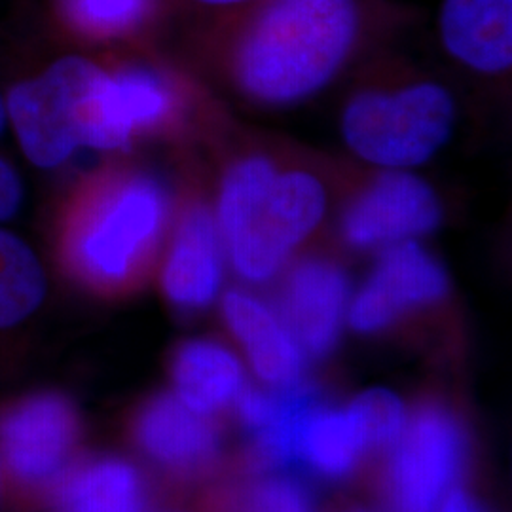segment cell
<instances>
[{
    "label": "cell",
    "instance_id": "6da1fadb",
    "mask_svg": "<svg viewBox=\"0 0 512 512\" xmlns=\"http://www.w3.org/2000/svg\"><path fill=\"white\" fill-rule=\"evenodd\" d=\"M357 0H270L232 55L239 90L262 105H293L323 90L359 37Z\"/></svg>",
    "mask_w": 512,
    "mask_h": 512
},
{
    "label": "cell",
    "instance_id": "7a4b0ae2",
    "mask_svg": "<svg viewBox=\"0 0 512 512\" xmlns=\"http://www.w3.org/2000/svg\"><path fill=\"white\" fill-rule=\"evenodd\" d=\"M325 211L327 192L315 175L249 156L226 171L215 220L236 274L266 283L313 234Z\"/></svg>",
    "mask_w": 512,
    "mask_h": 512
},
{
    "label": "cell",
    "instance_id": "3957f363",
    "mask_svg": "<svg viewBox=\"0 0 512 512\" xmlns=\"http://www.w3.org/2000/svg\"><path fill=\"white\" fill-rule=\"evenodd\" d=\"M167 220L169 196L154 177L114 175L80 205L67 236V258L93 287H124L147 266Z\"/></svg>",
    "mask_w": 512,
    "mask_h": 512
},
{
    "label": "cell",
    "instance_id": "277c9868",
    "mask_svg": "<svg viewBox=\"0 0 512 512\" xmlns=\"http://www.w3.org/2000/svg\"><path fill=\"white\" fill-rule=\"evenodd\" d=\"M456 116L454 97L446 88L421 82L355 95L344 110L342 133L365 162L406 169L425 164L448 143Z\"/></svg>",
    "mask_w": 512,
    "mask_h": 512
},
{
    "label": "cell",
    "instance_id": "5b68a950",
    "mask_svg": "<svg viewBox=\"0 0 512 512\" xmlns=\"http://www.w3.org/2000/svg\"><path fill=\"white\" fill-rule=\"evenodd\" d=\"M387 450L382 494L389 512H435L469 465L471 435L452 404L429 397Z\"/></svg>",
    "mask_w": 512,
    "mask_h": 512
},
{
    "label": "cell",
    "instance_id": "8992f818",
    "mask_svg": "<svg viewBox=\"0 0 512 512\" xmlns=\"http://www.w3.org/2000/svg\"><path fill=\"white\" fill-rule=\"evenodd\" d=\"M101 71L92 59L65 55L6 93L8 128L38 169L67 164L84 148L88 99Z\"/></svg>",
    "mask_w": 512,
    "mask_h": 512
},
{
    "label": "cell",
    "instance_id": "52a82bcc",
    "mask_svg": "<svg viewBox=\"0 0 512 512\" xmlns=\"http://www.w3.org/2000/svg\"><path fill=\"white\" fill-rule=\"evenodd\" d=\"M450 291L444 266L418 241L384 249L361 289L349 300V327L359 334H380L410 313L433 308Z\"/></svg>",
    "mask_w": 512,
    "mask_h": 512
},
{
    "label": "cell",
    "instance_id": "ba28073f",
    "mask_svg": "<svg viewBox=\"0 0 512 512\" xmlns=\"http://www.w3.org/2000/svg\"><path fill=\"white\" fill-rule=\"evenodd\" d=\"M177 109L171 84L160 74L129 67L120 71H101L93 84L84 148L124 150L135 139L164 128Z\"/></svg>",
    "mask_w": 512,
    "mask_h": 512
},
{
    "label": "cell",
    "instance_id": "9c48e42d",
    "mask_svg": "<svg viewBox=\"0 0 512 512\" xmlns=\"http://www.w3.org/2000/svg\"><path fill=\"white\" fill-rule=\"evenodd\" d=\"M442 203L420 177L393 169L376 177L351 200L342 234L355 249L391 247L437 230Z\"/></svg>",
    "mask_w": 512,
    "mask_h": 512
},
{
    "label": "cell",
    "instance_id": "30bf717a",
    "mask_svg": "<svg viewBox=\"0 0 512 512\" xmlns=\"http://www.w3.org/2000/svg\"><path fill=\"white\" fill-rule=\"evenodd\" d=\"M80 423L71 401L42 393L0 421V454L10 473L27 484H48L69 465Z\"/></svg>",
    "mask_w": 512,
    "mask_h": 512
},
{
    "label": "cell",
    "instance_id": "8fae6325",
    "mask_svg": "<svg viewBox=\"0 0 512 512\" xmlns=\"http://www.w3.org/2000/svg\"><path fill=\"white\" fill-rule=\"evenodd\" d=\"M344 268L325 256L302 258L283 277L277 315L304 355L321 359L336 348L349 308Z\"/></svg>",
    "mask_w": 512,
    "mask_h": 512
},
{
    "label": "cell",
    "instance_id": "7c38bea8",
    "mask_svg": "<svg viewBox=\"0 0 512 512\" xmlns=\"http://www.w3.org/2000/svg\"><path fill=\"white\" fill-rule=\"evenodd\" d=\"M133 433L143 454L175 475H207L222 456L215 420L186 406L175 393L148 401L137 414Z\"/></svg>",
    "mask_w": 512,
    "mask_h": 512
},
{
    "label": "cell",
    "instance_id": "4fadbf2b",
    "mask_svg": "<svg viewBox=\"0 0 512 512\" xmlns=\"http://www.w3.org/2000/svg\"><path fill=\"white\" fill-rule=\"evenodd\" d=\"M222 241L207 205L184 209L162 268L165 298L181 311L209 308L222 283Z\"/></svg>",
    "mask_w": 512,
    "mask_h": 512
},
{
    "label": "cell",
    "instance_id": "5bb4252c",
    "mask_svg": "<svg viewBox=\"0 0 512 512\" xmlns=\"http://www.w3.org/2000/svg\"><path fill=\"white\" fill-rule=\"evenodd\" d=\"M222 317L260 382L272 389L302 382L306 355L268 304L249 291L232 289L222 298Z\"/></svg>",
    "mask_w": 512,
    "mask_h": 512
},
{
    "label": "cell",
    "instance_id": "9a60e30c",
    "mask_svg": "<svg viewBox=\"0 0 512 512\" xmlns=\"http://www.w3.org/2000/svg\"><path fill=\"white\" fill-rule=\"evenodd\" d=\"M440 37L448 54L478 73L511 69L512 0H444Z\"/></svg>",
    "mask_w": 512,
    "mask_h": 512
},
{
    "label": "cell",
    "instance_id": "2e32d148",
    "mask_svg": "<svg viewBox=\"0 0 512 512\" xmlns=\"http://www.w3.org/2000/svg\"><path fill=\"white\" fill-rule=\"evenodd\" d=\"M374 452L365 421L357 408L329 406L319 401L302 423L296 442V463L311 473L327 478H348Z\"/></svg>",
    "mask_w": 512,
    "mask_h": 512
},
{
    "label": "cell",
    "instance_id": "e0dca14e",
    "mask_svg": "<svg viewBox=\"0 0 512 512\" xmlns=\"http://www.w3.org/2000/svg\"><path fill=\"white\" fill-rule=\"evenodd\" d=\"M171 380L186 406L211 418L232 406L247 385L238 355L209 338L186 340L175 349Z\"/></svg>",
    "mask_w": 512,
    "mask_h": 512
},
{
    "label": "cell",
    "instance_id": "ac0fdd59",
    "mask_svg": "<svg viewBox=\"0 0 512 512\" xmlns=\"http://www.w3.org/2000/svg\"><path fill=\"white\" fill-rule=\"evenodd\" d=\"M139 471L126 459L99 458L76 469L61 492V512H145Z\"/></svg>",
    "mask_w": 512,
    "mask_h": 512
},
{
    "label": "cell",
    "instance_id": "d6986e66",
    "mask_svg": "<svg viewBox=\"0 0 512 512\" xmlns=\"http://www.w3.org/2000/svg\"><path fill=\"white\" fill-rule=\"evenodd\" d=\"M48 277L37 251L0 224V330L14 329L44 304Z\"/></svg>",
    "mask_w": 512,
    "mask_h": 512
},
{
    "label": "cell",
    "instance_id": "ffe728a7",
    "mask_svg": "<svg viewBox=\"0 0 512 512\" xmlns=\"http://www.w3.org/2000/svg\"><path fill=\"white\" fill-rule=\"evenodd\" d=\"M219 505L222 512H317L310 488L283 471H247Z\"/></svg>",
    "mask_w": 512,
    "mask_h": 512
},
{
    "label": "cell",
    "instance_id": "44dd1931",
    "mask_svg": "<svg viewBox=\"0 0 512 512\" xmlns=\"http://www.w3.org/2000/svg\"><path fill=\"white\" fill-rule=\"evenodd\" d=\"M154 0H61V16L80 35L114 38L135 31Z\"/></svg>",
    "mask_w": 512,
    "mask_h": 512
},
{
    "label": "cell",
    "instance_id": "7402d4cb",
    "mask_svg": "<svg viewBox=\"0 0 512 512\" xmlns=\"http://www.w3.org/2000/svg\"><path fill=\"white\" fill-rule=\"evenodd\" d=\"M351 404L365 421L374 450H387L403 431L406 408L403 401L389 389H366Z\"/></svg>",
    "mask_w": 512,
    "mask_h": 512
},
{
    "label": "cell",
    "instance_id": "603a6c76",
    "mask_svg": "<svg viewBox=\"0 0 512 512\" xmlns=\"http://www.w3.org/2000/svg\"><path fill=\"white\" fill-rule=\"evenodd\" d=\"M25 200V184L16 165L0 154V224L14 219Z\"/></svg>",
    "mask_w": 512,
    "mask_h": 512
},
{
    "label": "cell",
    "instance_id": "cb8c5ba5",
    "mask_svg": "<svg viewBox=\"0 0 512 512\" xmlns=\"http://www.w3.org/2000/svg\"><path fill=\"white\" fill-rule=\"evenodd\" d=\"M435 512H490L480 499L463 488H454L442 499Z\"/></svg>",
    "mask_w": 512,
    "mask_h": 512
},
{
    "label": "cell",
    "instance_id": "d4e9b609",
    "mask_svg": "<svg viewBox=\"0 0 512 512\" xmlns=\"http://www.w3.org/2000/svg\"><path fill=\"white\" fill-rule=\"evenodd\" d=\"M8 128V109H6V95L0 92V137Z\"/></svg>",
    "mask_w": 512,
    "mask_h": 512
},
{
    "label": "cell",
    "instance_id": "484cf974",
    "mask_svg": "<svg viewBox=\"0 0 512 512\" xmlns=\"http://www.w3.org/2000/svg\"><path fill=\"white\" fill-rule=\"evenodd\" d=\"M205 4H213V6H226V4H239V2H245V0H200Z\"/></svg>",
    "mask_w": 512,
    "mask_h": 512
},
{
    "label": "cell",
    "instance_id": "4316f807",
    "mask_svg": "<svg viewBox=\"0 0 512 512\" xmlns=\"http://www.w3.org/2000/svg\"><path fill=\"white\" fill-rule=\"evenodd\" d=\"M346 512H374L370 511V509H363V507H355V509H349V511Z\"/></svg>",
    "mask_w": 512,
    "mask_h": 512
}]
</instances>
